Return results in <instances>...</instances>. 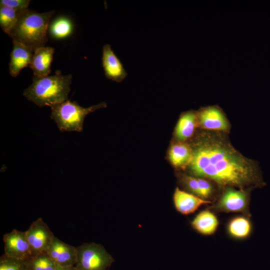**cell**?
Masks as SVG:
<instances>
[{
  "mask_svg": "<svg viewBox=\"0 0 270 270\" xmlns=\"http://www.w3.org/2000/svg\"><path fill=\"white\" fill-rule=\"evenodd\" d=\"M192 148L188 164L192 174L222 187L245 188L264 186L258 163L236 150L222 135L204 132Z\"/></svg>",
  "mask_w": 270,
  "mask_h": 270,
  "instance_id": "1",
  "label": "cell"
},
{
  "mask_svg": "<svg viewBox=\"0 0 270 270\" xmlns=\"http://www.w3.org/2000/svg\"><path fill=\"white\" fill-rule=\"evenodd\" d=\"M72 78V74L62 75L59 70L52 76H34L32 84L23 94L39 107H50L67 100Z\"/></svg>",
  "mask_w": 270,
  "mask_h": 270,
  "instance_id": "2",
  "label": "cell"
},
{
  "mask_svg": "<svg viewBox=\"0 0 270 270\" xmlns=\"http://www.w3.org/2000/svg\"><path fill=\"white\" fill-rule=\"evenodd\" d=\"M54 13V10L39 13L28 9L20 14L16 25L8 36L12 40L22 43L34 51L44 46L48 42V26Z\"/></svg>",
  "mask_w": 270,
  "mask_h": 270,
  "instance_id": "3",
  "label": "cell"
},
{
  "mask_svg": "<svg viewBox=\"0 0 270 270\" xmlns=\"http://www.w3.org/2000/svg\"><path fill=\"white\" fill-rule=\"evenodd\" d=\"M106 106L104 102L88 108L80 106L76 102L66 100L50 106V118L56 122L59 130L64 132L82 131L84 118L90 113Z\"/></svg>",
  "mask_w": 270,
  "mask_h": 270,
  "instance_id": "4",
  "label": "cell"
},
{
  "mask_svg": "<svg viewBox=\"0 0 270 270\" xmlns=\"http://www.w3.org/2000/svg\"><path fill=\"white\" fill-rule=\"evenodd\" d=\"M77 249L75 266L78 270H108L114 262L112 256L100 244L84 243Z\"/></svg>",
  "mask_w": 270,
  "mask_h": 270,
  "instance_id": "5",
  "label": "cell"
},
{
  "mask_svg": "<svg viewBox=\"0 0 270 270\" xmlns=\"http://www.w3.org/2000/svg\"><path fill=\"white\" fill-rule=\"evenodd\" d=\"M32 256L46 252L54 236L42 218H38L25 231Z\"/></svg>",
  "mask_w": 270,
  "mask_h": 270,
  "instance_id": "6",
  "label": "cell"
},
{
  "mask_svg": "<svg viewBox=\"0 0 270 270\" xmlns=\"http://www.w3.org/2000/svg\"><path fill=\"white\" fill-rule=\"evenodd\" d=\"M4 254L18 260H26L32 256L25 232L13 230L4 234Z\"/></svg>",
  "mask_w": 270,
  "mask_h": 270,
  "instance_id": "7",
  "label": "cell"
},
{
  "mask_svg": "<svg viewBox=\"0 0 270 270\" xmlns=\"http://www.w3.org/2000/svg\"><path fill=\"white\" fill-rule=\"evenodd\" d=\"M46 252L57 266L68 267L76 264L77 247L68 244L56 236Z\"/></svg>",
  "mask_w": 270,
  "mask_h": 270,
  "instance_id": "8",
  "label": "cell"
},
{
  "mask_svg": "<svg viewBox=\"0 0 270 270\" xmlns=\"http://www.w3.org/2000/svg\"><path fill=\"white\" fill-rule=\"evenodd\" d=\"M198 120L200 126L206 130L222 132L229 130V122L225 114L216 106L201 108L198 114Z\"/></svg>",
  "mask_w": 270,
  "mask_h": 270,
  "instance_id": "9",
  "label": "cell"
},
{
  "mask_svg": "<svg viewBox=\"0 0 270 270\" xmlns=\"http://www.w3.org/2000/svg\"><path fill=\"white\" fill-rule=\"evenodd\" d=\"M102 64L106 76L112 81L120 82L127 76L121 61L109 44H105L102 50Z\"/></svg>",
  "mask_w": 270,
  "mask_h": 270,
  "instance_id": "10",
  "label": "cell"
},
{
  "mask_svg": "<svg viewBox=\"0 0 270 270\" xmlns=\"http://www.w3.org/2000/svg\"><path fill=\"white\" fill-rule=\"evenodd\" d=\"M248 194L244 190L228 188L216 204V208L223 212H240L245 210Z\"/></svg>",
  "mask_w": 270,
  "mask_h": 270,
  "instance_id": "11",
  "label": "cell"
},
{
  "mask_svg": "<svg viewBox=\"0 0 270 270\" xmlns=\"http://www.w3.org/2000/svg\"><path fill=\"white\" fill-rule=\"evenodd\" d=\"M13 48L10 54L9 72L16 77L24 68L30 66L34 50L18 42L12 40Z\"/></svg>",
  "mask_w": 270,
  "mask_h": 270,
  "instance_id": "12",
  "label": "cell"
},
{
  "mask_svg": "<svg viewBox=\"0 0 270 270\" xmlns=\"http://www.w3.org/2000/svg\"><path fill=\"white\" fill-rule=\"evenodd\" d=\"M54 52V49L50 46L38 48L34 51L30 68L34 76L42 77L49 75Z\"/></svg>",
  "mask_w": 270,
  "mask_h": 270,
  "instance_id": "13",
  "label": "cell"
},
{
  "mask_svg": "<svg viewBox=\"0 0 270 270\" xmlns=\"http://www.w3.org/2000/svg\"><path fill=\"white\" fill-rule=\"evenodd\" d=\"M173 201L176 210L183 214H192L202 205L210 203V202L207 200L181 190L178 188L174 190Z\"/></svg>",
  "mask_w": 270,
  "mask_h": 270,
  "instance_id": "14",
  "label": "cell"
},
{
  "mask_svg": "<svg viewBox=\"0 0 270 270\" xmlns=\"http://www.w3.org/2000/svg\"><path fill=\"white\" fill-rule=\"evenodd\" d=\"M193 228L204 235H210L216 230L218 222L210 211L205 210L198 213L191 222Z\"/></svg>",
  "mask_w": 270,
  "mask_h": 270,
  "instance_id": "15",
  "label": "cell"
},
{
  "mask_svg": "<svg viewBox=\"0 0 270 270\" xmlns=\"http://www.w3.org/2000/svg\"><path fill=\"white\" fill-rule=\"evenodd\" d=\"M198 120V114L193 111L184 113L179 118L175 129L176 138L183 141L193 134Z\"/></svg>",
  "mask_w": 270,
  "mask_h": 270,
  "instance_id": "16",
  "label": "cell"
},
{
  "mask_svg": "<svg viewBox=\"0 0 270 270\" xmlns=\"http://www.w3.org/2000/svg\"><path fill=\"white\" fill-rule=\"evenodd\" d=\"M74 30V24L72 20L64 16L56 18L50 24L48 32L54 39L62 40L69 37Z\"/></svg>",
  "mask_w": 270,
  "mask_h": 270,
  "instance_id": "17",
  "label": "cell"
},
{
  "mask_svg": "<svg viewBox=\"0 0 270 270\" xmlns=\"http://www.w3.org/2000/svg\"><path fill=\"white\" fill-rule=\"evenodd\" d=\"M192 148L184 144L173 145L168 153L172 164L176 167H182L188 165L192 157Z\"/></svg>",
  "mask_w": 270,
  "mask_h": 270,
  "instance_id": "18",
  "label": "cell"
},
{
  "mask_svg": "<svg viewBox=\"0 0 270 270\" xmlns=\"http://www.w3.org/2000/svg\"><path fill=\"white\" fill-rule=\"evenodd\" d=\"M228 230L232 236L242 239L250 234L252 231V224L247 218L244 216H238L230 222Z\"/></svg>",
  "mask_w": 270,
  "mask_h": 270,
  "instance_id": "19",
  "label": "cell"
},
{
  "mask_svg": "<svg viewBox=\"0 0 270 270\" xmlns=\"http://www.w3.org/2000/svg\"><path fill=\"white\" fill-rule=\"evenodd\" d=\"M21 12L10 7L0 4V26L6 34L8 35L16 25Z\"/></svg>",
  "mask_w": 270,
  "mask_h": 270,
  "instance_id": "20",
  "label": "cell"
},
{
  "mask_svg": "<svg viewBox=\"0 0 270 270\" xmlns=\"http://www.w3.org/2000/svg\"><path fill=\"white\" fill-rule=\"evenodd\" d=\"M28 270H56V264L46 252L26 260Z\"/></svg>",
  "mask_w": 270,
  "mask_h": 270,
  "instance_id": "21",
  "label": "cell"
},
{
  "mask_svg": "<svg viewBox=\"0 0 270 270\" xmlns=\"http://www.w3.org/2000/svg\"><path fill=\"white\" fill-rule=\"evenodd\" d=\"M0 270H28L26 260L10 258L3 254L0 258Z\"/></svg>",
  "mask_w": 270,
  "mask_h": 270,
  "instance_id": "22",
  "label": "cell"
},
{
  "mask_svg": "<svg viewBox=\"0 0 270 270\" xmlns=\"http://www.w3.org/2000/svg\"><path fill=\"white\" fill-rule=\"evenodd\" d=\"M30 0H0V4L10 7L21 12L28 8Z\"/></svg>",
  "mask_w": 270,
  "mask_h": 270,
  "instance_id": "23",
  "label": "cell"
},
{
  "mask_svg": "<svg viewBox=\"0 0 270 270\" xmlns=\"http://www.w3.org/2000/svg\"><path fill=\"white\" fill-rule=\"evenodd\" d=\"M200 192V198L206 200L211 196L212 192V187L210 183L207 180L200 178H197Z\"/></svg>",
  "mask_w": 270,
  "mask_h": 270,
  "instance_id": "24",
  "label": "cell"
},
{
  "mask_svg": "<svg viewBox=\"0 0 270 270\" xmlns=\"http://www.w3.org/2000/svg\"><path fill=\"white\" fill-rule=\"evenodd\" d=\"M183 181L190 192L194 195L200 197V188L197 178L186 176L183 178Z\"/></svg>",
  "mask_w": 270,
  "mask_h": 270,
  "instance_id": "25",
  "label": "cell"
},
{
  "mask_svg": "<svg viewBox=\"0 0 270 270\" xmlns=\"http://www.w3.org/2000/svg\"><path fill=\"white\" fill-rule=\"evenodd\" d=\"M56 270H78L75 266L68 267H62L56 265Z\"/></svg>",
  "mask_w": 270,
  "mask_h": 270,
  "instance_id": "26",
  "label": "cell"
}]
</instances>
